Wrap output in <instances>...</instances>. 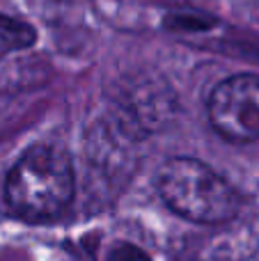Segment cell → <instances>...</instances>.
Masks as SVG:
<instances>
[{"label": "cell", "mask_w": 259, "mask_h": 261, "mask_svg": "<svg viewBox=\"0 0 259 261\" xmlns=\"http://www.w3.org/2000/svg\"><path fill=\"white\" fill-rule=\"evenodd\" d=\"M209 122L229 142L259 140V76L239 73L211 92Z\"/></svg>", "instance_id": "3957f363"}, {"label": "cell", "mask_w": 259, "mask_h": 261, "mask_svg": "<svg viewBox=\"0 0 259 261\" xmlns=\"http://www.w3.org/2000/svg\"><path fill=\"white\" fill-rule=\"evenodd\" d=\"M163 25L168 30H188V32H197V30H209L216 25V18L211 16H202V14H168L163 18Z\"/></svg>", "instance_id": "8992f818"}, {"label": "cell", "mask_w": 259, "mask_h": 261, "mask_svg": "<svg viewBox=\"0 0 259 261\" xmlns=\"http://www.w3.org/2000/svg\"><path fill=\"white\" fill-rule=\"evenodd\" d=\"M106 261H151L149 254L133 243H115Z\"/></svg>", "instance_id": "52a82bcc"}, {"label": "cell", "mask_w": 259, "mask_h": 261, "mask_svg": "<svg viewBox=\"0 0 259 261\" xmlns=\"http://www.w3.org/2000/svg\"><path fill=\"white\" fill-rule=\"evenodd\" d=\"M50 76V67L41 58L32 55H14L3 58L0 62V90H25V87L41 85Z\"/></svg>", "instance_id": "277c9868"}, {"label": "cell", "mask_w": 259, "mask_h": 261, "mask_svg": "<svg viewBox=\"0 0 259 261\" xmlns=\"http://www.w3.org/2000/svg\"><path fill=\"white\" fill-rule=\"evenodd\" d=\"M35 41L37 30L30 23L0 14V55H7L12 50H25L35 46Z\"/></svg>", "instance_id": "5b68a950"}, {"label": "cell", "mask_w": 259, "mask_h": 261, "mask_svg": "<svg viewBox=\"0 0 259 261\" xmlns=\"http://www.w3.org/2000/svg\"><path fill=\"white\" fill-rule=\"evenodd\" d=\"M156 188L168 208L200 225H218L239 213L237 190L197 158H170L156 176Z\"/></svg>", "instance_id": "7a4b0ae2"}, {"label": "cell", "mask_w": 259, "mask_h": 261, "mask_svg": "<svg viewBox=\"0 0 259 261\" xmlns=\"http://www.w3.org/2000/svg\"><path fill=\"white\" fill-rule=\"evenodd\" d=\"M73 190L69 153L55 144H35L7 172L5 202L23 220H50L71 204Z\"/></svg>", "instance_id": "6da1fadb"}]
</instances>
